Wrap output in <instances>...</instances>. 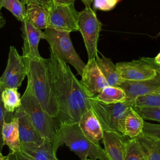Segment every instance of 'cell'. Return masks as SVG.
<instances>
[{
	"mask_svg": "<svg viewBox=\"0 0 160 160\" xmlns=\"http://www.w3.org/2000/svg\"><path fill=\"white\" fill-rule=\"evenodd\" d=\"M48 68L58 108L56 119L59 126L62 123L78 122L89 109L88 96L67 63L52 52L48 59Z\"/></svg>",
	"mask_w": 160,
	"mask_h": 160,
	"instance_id": "6da1fadb",
	"label": "cell"
},
{
	"mask_svg": "<svg viewBox=\"0 0 160 160\" xmlns=\"http://www.w3.org/2000/svg\"><path fill=\"white\" fill-rule=\"evenodd\" d=\"M66 145L81 160L89 158L94 160H110L105 150L88 139L80 129L78 122L60 124L52 140L56 152L62 145Z\"/></svg>",
	"mask_w": 160,
	"mask_h": 160,
	"instance_id": "7a4b0ae2",
	"label": "cell"
},
{
	"mask_svg": "<svg viewBox=\"0 0 160 160\" xmlns=\"http://www.w3.org/2000/svg\"><path fill=\"white\" fill-rule=\"evenodd\" d=\"M23 58L27 69L28 82L31 84L36 98L45 111L56 118L58 108L50 79L48 59Z\"/></svg>",
	"mask_w": 160,
	"mask_h": 160,
	"instance_id": "3957f363",
	"label": "cell"
},
{
	"mask_svg": "<svg viewBox=\"0 0 160 160\" xmlns=\"http://www.w3.org/2000/svg\"><path fill=\"white\" fill-rule=\"evenodd\" d=\"M21 107L28 114L32 123L44 139L52 141L59 128L55 118L44 110L36 98L31 84L28 82L26 89L21 97Z\"/></svg>",
	"mask_w": 160,
	"mask_h": 160,
	"instance_id": "277c9868",
	"label": "cell"
},
{
	"mask_svg": "<svg viewBox=\"0 0 160 160\" xmlns=\"http://www.w3.org/2000/svg\"><path fill=\"white\" fill-rule=\"evenodd\" d=\"M88 102L89 109L96 117L102 130L123 135L122 120L128 111L133 105V101H126L116 104H104L93 97H88Z\"/></svg>",
	"mask_w": 160,
	"mask_h": 160,
	"instance_id": "5b68a950",
	"label": "cell"
},
{
	"mask_svg": "<svg viewBox=\"0 0 160 160\" xmlns=\"http://www.w3.org/2000/svg\"><path fill=\"white\" fill-rule=\"evenodd\" d=\"M45 39L49 44L51 52L58 59L72 65L81 76L85 63L76 51L70 38V32L46 28L44 31Z\"/></svg>",
	"mask_w": 160,
	"mask_h": 160,
	"instance_id": "8992f818",
	"label": "cell"
},
{
	"mask_svg": "<svg viewBox=\"0 0 160 160\" xmlns=\"http://www.w3.org/2000/svg\"><path fill=\"white\" fill-rule=\"evenodd\" d=\"M78 27L84 42L88 60L95 59L102 24L91 7H85L79 12Z\"/></svg>",
	"mask_w": 160,
	"mask_h": 160,
	"instance_id": "52a82bcc",
	"label": "cell"
},
{
	"mask_svg": "<svg viewBox=\"0 0 160 160\" xmlns=\"http://www.w3.org/2000/svg\"><path fill=\"white\" fill-rule=\"evenodd\" d=\"M79 12L74 4L52 2L49 6V28L59 31H79Z\"/></svg>",
	"mask_w": 160,
	"mask_h": 160,
	"instance_id": "ba28073f",
	"label": "cell"
},
{
	"mask_svg": "<svg viewBox=\"0 0 160 160\" xmlns=\"http://www.w3.org/2000/svg\"><path fill=\"white\" fill-rule=\"evenodd\" d=\"M26 75L27 69L23 56L18 53L14 46H10L7 66L0 77V83L2 89H18Z\"/></svg>",
	"mask_w": 160,
	"mask_h": 160,
	"instance_id": "9c48e42d",
	"label": "cell"
},
{
	"mask_svg": "<svg viewBox=\"0 0 160 160\" xmlns=\"http://www.w3.org/2000/svg\"><path fill=\"white\" fill-rule=\"evenodd\" d=\"M116 67L122 80L141 81L154 78L156 70L142 58L131 62L116 63Z\"/></svg>",
	"mask_w": 160,
	"mask_h": 160,
	"instance_id": "30bf717a",
	"label": "cell"
},
{
	"mask_svg": "<svg viewBox=\"0 0 160 160\" xmlns=\"http://www.w3.org/2000/svg\"><path fill=\"white\" fill-rule=\"evenodd\" d=\"M9 160H59L53 149L52 141L46 139L41 145H21L17 152H10Z\"/></svg>",
	"mask_w": 160,
	"mask_h": 160,
	"instance_id": "8fae6325",
	"label": "cell"
},
{
	"mask_svg": "<svg viewBox=\"0 0 160 160\" xmlns=\"http://www.w3.org/2000/svg\"><path fill=\"white\" fill-rule=\"evenodd\" d=\"M80 83L90 98L99 93L108 83L98 66L95 59H89L83 69Z\"/></svg>",
	"mask_w": 160,
	"mask_h": 160,
	"instance_id": "7c38bea8",
	"label": "cell"
},
{
	"mask_svg": "<svg viewBox=\"0 0 160 160\" xmlns=\"http://www.w3.org/2000/svg\"><path fill=\"white\" fill-rule=\"evenodd\" d=\"M125 92L126 100L133 101L139 96L160 92V74L151 79L141 81L122 80L119 86Z\"/></svg>",
	"mask_w": 160,
	"mask_h": 160,
	"instance_id": "4fadbf2b",
	"label": "cell"
},
{
	"mask_svg": "<svg viewBox=\"0 0 160 160\" xmlns=\"http://www.w3.org/2000/svg\"><path fill=\"white\" fill-rule=\"evenodd\" d=\"M18 120V131L21 145L35 146L42 144L46 139L42 138L32 123L28 114L20 106L14 112Z\"/></svg>",
	"mask_w": 160,
	"mask_h": 160,
	"instance_id": "5bb4252c",
	"label": "cell"
},
{
	"mask_svg": "<svg viewBox=\"0 0 160 160\" xmlns=\"http://www.w3.org/2000/svg\"><path fill=\"white\" fill-rule=\"evenodd\" d=\"M21 22V36L23 39L22 56L29 58H41L38 45L41 39H45L44 32L35 28L26 19Z\"/></svg>",
	"mask_w": 160,
	"mask_h": 160,
	"instance_id": "9a60e30c",
	"label": "cell"
},
{
	"mask_svg": "<svg viewBox=\"0 0 160 160\" xmlns=\"http://www.w3.org/2000/svg\"><path fill=\"white\" fill-rule=\"evenodd\" d=\"M127 137L115 132L102 130L104 150L110 160H125Z\"/></svg>",
	"mask_w": 160,
	"mask_h": 160,
	"instance_id": "2e32d148",
	"label": "cell"
},
{
	"mask_svg": "<svg viewBox=\"0 0 160 160\" xmlns=\"http://www.w3.org/2000/svg\"><path fill=\"white\" fill-rule=\"evenodd\" d=\"M78 124L84 135L92 142L99 143V141L102 139V128L90 109L81 115Z\"/></svg>",
	"mask_w": 160,
	"mask_h": 160,
	"instance_id": "e0dca14e",
	"label": "cell"
},
{
	"mask_svg": "<svg viewBox=\"0 0 160 160\" xmlns=\"http://www.w3.org/2000/svg\"><path fill=\"white\" fill-rule=\"evenodd\" d=\"M26 5V19L38 29L48 28L49 7L35 4Z\"/></svg>",
	"mask_w": 160,
	"mask_h": 160,
	"instance_id": "ac0fdd59",
	"label": "cell"
},
{
	"mask_svg": "<svg viewBox=\"0 0 160 160\" xmlns=\"http://www.w3.org/2000/svg\"><path fill=\"white\" fill-rule=\"evenodd\" d=\"M144 121L141 116L131 107L122 120V134L129 138H137L142 133Z\"/></svg>",
	"mask_w": 160,
	"mask_h": 160,
	"instance_id": "d6986e66",
	"label": "cell"
},
{
	"mask_svg": "<svg viewBox=\"0 0 160 160\" xmlns=\"http://www.w3.org/2000/svg\"><path fill=\"white\" fill-rule=\"evenodd\" d=\"M95 60L108 85L119 86L122 79L119 75L116 65L112 62V60L102 54L99 57L98 54L95 57Z\"/></svg>",
	"mask_w": 160,
	"mask_h": 160,
	"instance_id": "ffe728a7",
	"label": "cell"
},
{
	"mask_svg": "<svg viewBox=\"0 0 160 160\" xmlns=\"http://www.w3.org/2000/svg\"><path fill=\"white\" fill-rule=\"evenodd\" d=\"M2 137L3 144L9 147L10 152H14L19 151L21 143L17 118L14 117L10 122H4L2 129Z\"/></svg>",
	"mask_w": 160,
	"mask_h": 160,
	"instance_id": "44dd1931",
	"label": "cell"
},
{
	"mask_svg": "<svg viewBox=\"0 0 160 160\" xmlns=\"http://www.w3.org/2000/svg\"><path fill=\"white\" fill-rule=\"evenodd\" d=\"M136 139L146 160H160V139L143 133Z\"/></svg>",
	"mask_w": 160,
	"mask_h": 160,
	"instance_id": "7402d4cb",
	"label": "cell"
},
{
	"mask_svg": "<svg viewBox=\"0 0 160 160\" xmlns=\"http://www.w3.org/2000/svg\"><path fill=\"white\" fill-rule=\"evenodd\" d=\"M93 98L104 104H116L124 102L126 96L124 90L119 86H106Z\"/></svg>",
	"mask_w": 160,
	"mask_h": 160,
	"instance_id": "603a6c76",
	"label": "cell"
},
{
	"mask_svg": "<svg viewBox=\"0 0 160 160\" xmlns=\"http://www.w3.org/2000/svg\"><path fill=\"white\" fill-rule=\"evenodd\" d=\"M1 100L5 109L9 112H14L21 106V96L17 88H7L2 90Z\"/></svg>",
	"mask_w": 160,
	"mask_h": 160,
	"instance_id": "cb8c5ba5",
	"label": "cell"
},
{
	"mask_svg": "<svg viewBox=\"0 0 160 160\" xmlns=\"http://www.w3.org/2000/svg\"><path fill=\"white\" fill-rule=\"evenodd\" d=\"M1 6L9 11L16 18L22 22L26 19L25 3L21 0H2Z\"/></svg>",
	"mask_w": 160,
	"mask_h": 160,
	"instance_id": "d4e9b609",
	"label": "cell"
},
{
	"mask_svg": "<svg viewBox=\"0 0 160 160\" xmlns=\"http://www.w3.org/2000/svg\"><path fill=\"white\" fill-rule=\"evenodd\" d=\"M125 160H146L136 138L127 140Z\"/></svg>",
	"mask_w": 160,
	"mask_h": 160,
	"instance_id": "484cf974",
	"label": "cell"
},
{
	"mask_svg": "<svg viewBox=\"0 0 160 160\" xmlns=\"http://www.w3.org/2000/svg\"><path fill=\"white\" fill-rule=\"evenodd\" d=\"M132 108L143 119H149L160 122V107L132 106Z\"/></svg>",
	"mask_w": 160,
	"mask_h": 160,
	"instance_id": "4316f807",
	"label": "cell"
},
{
	"mask_svg": "<svg viewBox=\"0 0 160 160\" xmlns=\"http://www.w3.org/2000/svg\"><path fill=\"white\" fill-rule=\"evenodd\" d=\"M132 106L160 107V92L139 96L134 100Z\"/></svg>",
	"mask_w": 160,
	"mask_h": 160,
	"instance_id": "83f0119b",
	"label": "cell"
},
{
	"mask_svg": "<svg viewBox=\"0 0 160 160\" xmlns=\"http://www.w3.org/2000/svg\"><path fill=\"white\" fill-rule=\"evenodd\" d=\"M3 89L0 83V151H2V147L4 146L3 144V140H2V125L4 122H10L14 116V112H8L3 105L2 101L1 100V93Z\"/></svg>",
	"mask_w": 160,
	"mask_h": 160,
	"instance_id": "f1b7e54d",
	"label": "cell"
},
{
	"mask_svg": "<svg viewBox=\"0 0 160 160\" xmlns=\"http://www.w3.org/2000/svg\"><path fill=\"white\" fill-rule=\"evenodd\" d=\"M142 133L160 139V124H154L144 121Z\"/></svg>",
	"mask_w": 160,
	"mask_h": 160,
	"instance_id": "f546056e",
	"label": "cell"
},
{
	"mask_svg": "<svg viewBox=\"0 0 160 160\" xmlns=\"http://www.w3.org/2000/svg\"><path fill=\"white\" fill-rule=\"evenodd\" d=\"M119 0H94V7L101 11L111 10Z\"/></svg>",
	"mask_w": 160,
	"mask_h": 160,
	"instance_id": "4dcf8cb0",
	"label": "cell"
},
{
	"mask_svg": "<svg viewBox=\"0 0 160 160\" xmlns=\"http://www.w3.org/2000/svg\"><path fill=\"white\" fill-rule=\"evenodd\" d=\"M25 4H35L39 5H43L49 7L52 3L51 0H21Z\"/></svg>",
	"mask_w": 160,
	"mask_h": 160,
	"instance_id": "1f68e13d",
	"label": "cell"
},
{
	"mask_svg": "<svg viewBox=\"0 0 160 160\" xmlns=\"http://www.w3.org/2000/svg\"><path fill=\"white\" fill-rule=\"evenodd\" d=\"M148 64H149L151 66H152L160 74V65L158 64L157 63L155 62L154 59L151 58H142Z\"/></svg>",
	"mask_w": 160,
	"mask_h": 160,
	"instance_id": "d6a6232c",
	"label": "cell"
},
{
	"mask_svg": "<svg viewBox=\"0 0 160 160\" xmlns=\"http://www.w3.org/2000/svg\"><path fill=\"white\" fill-rule=\"evenodd\" d=\"M75 0H52V2L64 4H74Z\"/></svg>",
	"mask_w": 160,
	"mask_h": 160,
	"instance_id": "836d02e7",
	"label": "cell"
},
{
	"mask_svg": "<svg viewBox=\"0 0 160 160\" xmlns=\"http://www.w3.org/2000/svg\"><path fill=\"white\" fill-rule=\"evenodd\" d=\"M1 4L0 2V29L2 28V27L4 26L5 24H6V20H5V18L2 16L1 12Z\"/></svg>",
	"mask_w": 160,
	"mask_h": 160,
	"instance_id": "e575fe53",
	"label": "cell"
},
{
	"mask_svg": "<svg viewBox=\"0 0 160 160\" xmlns=\"http://www.w3.org/2000/svg\"><path fill=\"white\" fill-rule=\"evenodd\" d=\"M85 5V7H91V4L94 0H81Z\"/></svg>",
	"mask_w": 160,
	"mask_h": 160,
	"instance_id": "d590c367",
	"label": "cell"
},
{
	"mask_svg": "<svg viewBox=\"0 0 160 160\" xmlns=\"http://www.w3.org/2000/svg\"><path fill=\"white\" fill-rule=\"evenodd\" d=\"M154 60L156 63L160 65V52L154 58Z\"/></svg>",
	"mask_w": 160,
	"mask_h": 160,
	"instance_id": "8d00e7d4",
	"label": "cell"
},
{
	"mask_svg": "<svg viewBox=\"0 0 160 160\" xmlns=\"http://www.w3.org/2000/svg\"><path fill=\"white\" fill-rule=\"evenodd\" d=\"M0 160H9L8 155H7L6 156H3L1 153V151H0Z\"/></svg>",
	"mask_w": 160,
	"mask_h": 160,
	"instance_id": "74e56055",
	"label": "cell"
},
{
	"mask_svg": "<svg viewBox=\"0 0 160 160\" xmlns=\"http://www.w3.org/2000/svg\"><path fill=\"white\" fill-rule=\"evenodd\" d=\"M82 160H94V159H89V158H86V159H82Z\"/></svg>",
	"mask_w": 160,
	"mask_h": 160,
	"instance_id": "f35d334b",
	"label": "cell"
},
{
	"mask_svg": "<svg viewBox=\"0 0 160 160\" xmlns=\"http://www.w3.org/2000/svg\"><path fill=\"white\" fill-rule=\"evenodd\" d=\"M2 0H0V2H1H1H2Z\"/></svg>",
	"mask_w": 160,
	"mask_h": 160,
	"instance_id": "ab89813d",
	"label": "cell"
},
{
	"mask_svg": "<svg viewBox=\"0 0 160 160\" xmlns=\"http://www.w3.org/2000/svg\"><path fill=\"white\" fill-rule=\"evenodd\" d=\"M51 1H52V0H51Z\"/></svg>",
	"mask_w": 160,
	"mask_h": 160,
	"instance_id": "60d3db41",
	"label": "cell"
}]
</instances>
